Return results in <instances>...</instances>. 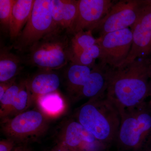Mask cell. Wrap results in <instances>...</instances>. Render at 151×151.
Masks as SVG:
<instances>
[{
	"mask_svg": "<svg viewBox=\"0 0 151 151\" xmlns=\"http://www.w3.org/2000/svg\"><path fill=\"white\" fill-rule=\"evenodd\" d=\"M142 151H151V145L150 146H149L148 147L145 149L144 150Z\"/></svg>",
	"mask_w": 151,
	"mask_h": 151,
	"instance_id": "29",
	"label": "cell"
},
{
	"mask_svg": "<svg viewBox=\"0 0 151 151\" xmlns=\"http://www.w3.org/2000/svg\"><path fill=\"white\" fill-rule=\"evenodd\" d=\"M97 42V39L92 35V31H81L76 33L70 41V59L81 54L84 50Z\"/></svg>",
	"mask_w": 151,
	"mask_h": 151,
	"instance_id": "19",
	"label": "cell"
},
{
	"mask_svg": "<svg viewBox=\"0 0 151 151\" xmlns=\"http://www.w3.org/2000/svg\"><path fill=\"white\" fill-rule=\"evenodd\" d=\"M92 68L70 63L66 71L68 90L72 100H75L89 78Z\"/></svg>",
	"mask_w": 151,
	"mask_h": 151,
	"instance_id": "16",
	"label": "cell"
},
{
	"mask_svg": "<svg viewBox=\"0 0 151 151\" xmlns=\"http://www.w3.org/2000/svg\"><path fill=\"white\" fill-rule=\"evenodd\" d=\"M16 78L6 82H0V99L4 96L5 92L15 82Z\"/></svg>",
	"mask_w": 151,
	"mask_h": 151,
	"instance_id": "24",
	"label": "cell"
},
{
	"mask_svg": "<svg viewBox=\"0 0 151 151\" xmlns=\"http://www.w3.org/2000/svg\"><path fill=\"white\" fill-rule=\"evenodd\" d=\"M150 97V101L147 103L149 109H150V110L151 111V96Z\"/></svg>",
	"mask_w": 151,
	"mask_h": 151,
	"instance_id": "28",
	"label": "cell"
},
{
	"mask_svg": "<svg viewBox=\"0 0 151 151\" xmlns=\"http://www.w3.org/2000/svg\"><path fill=\"white\" fill-rule=\"evenodd\" d=\"M35 0H16L13 8L9 32L12 39H17L29 19Z\"/></svg>",
	"mask_w": 151,
	"mask_h": 151,
	"instance_id": "15",
	"label": "cell"
},
{
	"mask_svg": "<svg viewBox=\"0 0 151 151\" xmlns=\"http://www.w3.org/2000/svg\"><path fill=\"white\" fill-rule=\"evenodd\" d=\"M35 103L38 109L50 119L59 116L65 108L64 100L56 92L41 96Z\"/></svg>",
	"mask_w": 151,
	"mask_h": 151,
	"instance_id": "18",
	"label": "cell"
},
{
	"mask_svg": "<svg viewBox=\"0 0 151 151\" xmlns=\"http://www.w3.org/2000/svg\"><path fill=\"white\" fill-rule=\"evenodd\" d=\"M73 118L108 147L116 142L121 124V114L106 93L89 99L76 110Z\"/></svg>",
	"mask_w": 151,
	"mask_h": 151,
	"instance_id": "2",
	"label": "cell"
},
{
	"mask_svg": "<svg viewBox=\"0 0 151 151\" xmlns=\"http://www.w3.org/2000/svg\"><path fill=\"white\" fill-rule=\"evenodd\" d=\"M116 142L122 150L142 151L151 144V111L145 102L121 114Z\"/></svg>",
	"mask_w": 151,
	"mask_h": 151,
	"instance_id": "3",
	"label": "cell"
},
{
	"mask_svg": "<svg viewBox=\"0 0 151 151\" xmlns=\"http://www.w3.org/2000/svg\"><path fill=\"white\" fill-rule=\"evenodd\" d=\"M16 0H0V23L4 29L8 30L13 8Z\"/></svg>",
	"mask_w": 151,
	"mask_h": 151,
	"instance_id": "22",
	"label": "cell"
},
{
	"mask_svg": "<svg viewBox=\"0 0 151 151\" xmlns=\"http://www.w3.org/2000/svg\"><path fill=\"white\" fill-rule=\"evenodd\" d=\"M32 103L28 80L22 81L20 89L15 99L8 116L6 119L12 118L27 111Z\"/></svg>",
	"mask_w": 151,
	"mask_h": 151,
	"instance_id": "20",
	"label": "cell"
},
{
	"mask_svg": "<svg viewBox=\"0 0 151 151\" xmlns=\"http://www.w3.org/2000/svg\"><path fill=\"white\" fill-rule=\"evenodd\" d=\"M151 96V78L150 81V84H149V97Z\"/></svg>",
	"mask_w": 151,
	"mask_h": 151,
	"instance_id": "27",
	"label": "cell"
},
{
	"mask_svg": "<svg viewBox=\"0 0 151 151\" xmlns=\"http://www.w3.org/2000/svg\"><path fill=\"white\" fill-rule=\"evenodd\" d=\"M27 79L32 103L39 97L56 92L60 84L58 76L52 70H45Z\"/></svg>",
	"mask_w": 151,
	"mask_h": 151,
	"instance_id": "13",
	"label": "cell"
},
{
	"mask_svg": "<svg viewBox=\"0 0 151 151\" xmlns=\"http://www.w3.org/2000/svg\"><path fill=\"white\" fill-rule=\"evenodd\" d=\"M50 118L39 109L27 111L11 118L2 119V132L16 143L35 140L47 131Z\"/></svg>",
	"mask_w": 151,
	"mask_h": 151,
	"instance_id": "5",
	"label": "cell"
},
{
	"mask_svg": "<svg viewBox=\"0 0 151 151\" xmlns=\"http://www.w3.org/2000/svg\"><path fill=\"white\" fill-rule=\"evenodd\" d=\"M58 140V145L69 151H102L108 147L74 119L67 121L63 126Z\"/></svg>",
	"mask_w": 151,
	"mask_h": 151,
	"instance_id": "9",
	"label": "cell"
},
{
	"mask_svg": "<svg viewBox=\"0 0 151 151\" xmlns=\"http://www.w3.org/2000/svg\"><path fill=\"white\" fill-rule=\"evenodd\" d=\"M97 40L100 49L99 65L112 69L122 67L132 48L133 35L131 29L108 33Z\"/></svg>",
	"mask_w": 151,
	"mask_h": 151,
	"instance_id": "7",
	"label": "cell"
},
{
	"mask_svg": "<svg viewBox=\"0 0 151 151\" xmlns=\"http://www.w3.org/2000/svg\"><path fill=\"white\" fill-rule=\"evenodd\" d=\"M78 13V1L60 0L53 8L55 25L60 30L71 33Z\"/></svg>",
	"mask_w": 151,
	"mask_h": 151,
	"instance_id": "14",
	"label": "cell"
},
{
	"mask_svg": "<svg viewBox=\"0 0 151 151\" xmlns=\"http://www.w3.org/2000/svg\"><path fill=\"white\" fill-rule=\"evenodd\" d=\"M131 29L133 35L132 48L122 67L138 58L151 55V0Z\"/></svg>",
	"mask_w": 151,
	"mask_h": 151,
	"instance_id": "10",
	"label": "cell"
},
{
	"mask_svg": "<svg viewBox=\"0 0 151 151\" xmlns=\"http://www.w3.org/2000/svg\"><path fill=\"white\" fill-rule=\"evenodd\" d=\"M63 31L49 34L29 48V61L45 70L63 67L70 61V42Z\"/></svg>",
	"mask_w": 151,
	"mask_h": 151,
	"instance_id": "4",
	"label": "cell"
},
{
	"mask_svg": "<svg viewBox=\"0 0 151 151\" xmlns=\"http://www.w3.org/2000/svg\"><path fill=\"white\" fill-rule=\"evenodd\" d=\"M52 151H69L60 145H58Z\"/></svg>",
	"mask_w": 151,
	"mask_h": 151,
	"instance_id": "26",
	"label": "cell"
},
{
	"mask_svg": "<svg viewBox=\"0 0 151 151\" xmlns=\"http://www.w3.org/2000/svg\"><path fill=\"white\" fill-rule=\"evenodd\" d=\"M149 0H122L114 4L110 12L94 27L100 35L129 28L134 24Z\"/></svg>",
	"mask_w": 151,
	"mask_h": 151,
	"instance_id": "8",
	"label": "cell"
},
{
	"mask_svg": "<svg viewBox=\"0 0 151 151\" xmlns=\"http://www.w3.org/2000/svg\"><path fill=\"white\" fill-rule=\"evenodd\" d=\"M114 4L111 0H78V13L71 34L93 30Z\"/></svg>",
	"mask_w": 151,
	"mask_h": 151,
	"instance_id": "11",
	"label": "cell"
},
{
	"mask_svg": "<svg viewBox=\"0 0 151 151\" xmlns=\"http://www.w3.org/2000/svg\"><path fill=\"white\" fill-rule=\"evenodd\" d=\"M14 151H30L26 146H19L17 147L14 150Z\"/></svg>",
	"mask_w": 151,
	"mask_h": 151,
	"instance_id": "25",
	"label": "cell"
},
{
	"mask_svg": "<svg viewBox=\"0 0 151 151\" xmlns=\"http://www.w3.org/2000/svg\"><path fill=\"white\" fill-rule=\"evenodd\" d=\"M56 31L52 14V0H35L31 14L17 38L16 46L30 47L49 34Z\"/></svg>",
	"mask_w": 151,
	"mask_h": 151,
	"instance_id": "6",
	"label": "cell"
},
{
	"mask_svg": "<svg viewBox=\"0 0 151 151\" xmlns=\"http://www.w3.org/2000/svg\"><path fill=\"white\" fill-rule=\"evenodd\" d=\"M16 142L9 139H2L0 141V151H12L14 147Z\"/></svg>",
	"mask_w": 151,
	"mask_h": 151,
	"instance_id": "23",
	"label": "cell"
},
{
	"mask_svg": "<svg viewBox=\"0 0 151 151\" xmlns=\"http://www.w3.org/2000/svg\"><path fill=\"white\" fill-rule=\"evenodd\" d=\"M102 151H108V150H105Z\"/></svg>",
	"mask_w": 151,
	"mask_h": 151,
	"instance_id": "30",
	"label": "cell"
},
{
	"mask_svg": "<svg viewBox=\"0 0 151 151\" xmlns=\"http://www.w3.org/2000/svg\"><path fill=\"white\" fill-rule=\"evenodd\" d=\"M111 69L96 64L84 86L81 88L74 101L83 98L89 99L106 94L110 81Z\"/></svg>",
	"mask_w": 151,
	"mask_h": 151,
	"instance_id": "12",
	"label": "cell"
},
{
	"mask_svg": "<svg viewBox=\"0 0 151 151\" xmlns=\"http://www.w3.org/2000/svg\"><path fill=\"white\" fill-rule=\"evenodd\" d=\"M110 69L106 95L120 114L145 102L151 78L150 57L140 58L120 68Z\"/></svg>",
	"mask_w": 151,
	"mask_h": 151,
	"instance_id": "1",
	"label": "cell"
},
{
	"mask_svg": "<svg viewBox=\"0 0 151 151\" xmlns=\"http://www.w3.org/2000/svg\"><path fill=\"white\" fill-rule=\"evenodd\" d=\"M21 86V82L19 83L15 82L5 92L0 99V116L2 119L7 118L12 105L16 97L18 94Z\"/></svg>",
	"mask_w": 151,
	"mask_h": 151,
	"instance_id": "21",
	"label": "cell"
},
{
	"mask_svg": "<svg viewBox=\"0 0 151 151\" xmlns=\"http://www.w3.org/2000/svg\"><path fill=\"white\" fill-rule=\"evenodd\" d=\"M21 58L2 48L0 52V82H6L15 78L20 70Z\"/></svg>",
	"mask_w": 151,
	"mask_h": 151,
	"instance_id": "17",
	"label": "cell"
}]
</instances>
